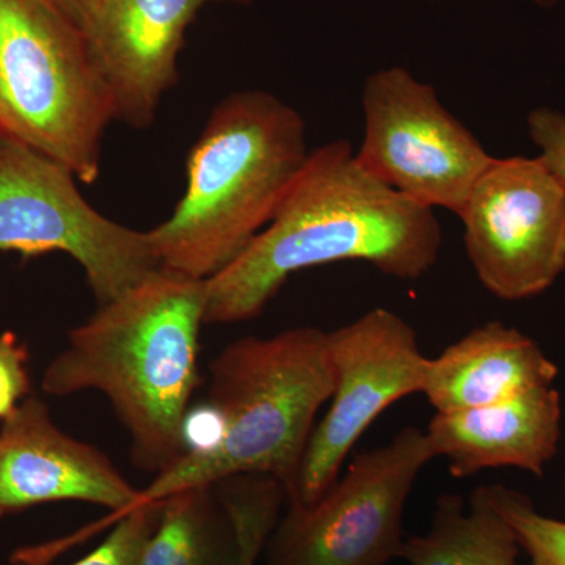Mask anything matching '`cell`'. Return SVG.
<instances>
[{"instance_id": "1", "label": "cell", "mask_w": 565, "mask_h": 565, "mask_svg": "<svg viewBox=\"0 0 565 565\" xmlns=\"http://www.w3.org/2000/svg\"><path fill=\"white\" fill-rule=\"evenodd\" d=\"M434 210L371 177L348 140L310 151L273 221L243 255L206 280V323L263 313L291 275L343 262L371 264L385 277L415 281L440 255Z\"/></svg>"}, {"instance_id": "2", "label": "cell", "mask_w": 565, "mask_h": 565, "mask_svg": "<svg viewBox=\"0 0 565 565\" xmlns=\"http://www.w3.org/2000/svg\"><path fill=\"white\" fill-rule=\"evenodd\" d=\"M206 297V281L159 267L71 330L44 393H103L131 435L136 467L161 473L188 452Z\"/></svg>"}, {"instance_id": "3", "label": "cell", "mask_w": 565, "mask_h": 565, "mask_svg": "<svg viewBox=\"0 0 565 565\" xmlns=\"http://www.w3.org/2000/svg\"><path fill=\"white\" fill-rule=\"evenodd\" d=\"M308 156L289 104L264 90L226 96L189 152L184 195L147 232L159 266L204 281L222 273L273 221Z\"/></svg>"}, {"instance_id": "4", "label": "cell", "mask_w": 565, "mask_h": 565, "mask_svg": "<svg viewBox=\"0 0 565 565\" xmlns=\"http://www.w3.org/2000/svg\"><path fill=\"white\" fill-rule=\"evenodd\" d=\"M210 373L207 405L221 419V437L158 473L134 508L241 475L269 476L286 500L292 493L316 415L333 393L327 332L294 327L239 338L215 356Z\"/></svg>"}, {"instance_id": "5", "label": "cell", "mask_w": 565, "mask_h": 565, "mask_svg": "<svg viewBox=\"0 0 565 565\" xmlns=\"http://www.w3.org/2000/svg\"><path fill=\"white\" fill-rule=\"evenodd\" d=\"M114 120V96L79 25L43 0H0V137L93 184Z\"/></svg>"}, {"instance_id": "6", "label": "cell", "mask_w": 565, "mask_h": 565, "mask_svg": "<svg viewBox=\"0 0 565 565\" xmlns=\"http://www.w3.org/2000/svg\"><path fill=\"white\" fill-rule=\"evenodd\" d=\"M63 163L0 137V252L66 253L102 305L158 270L147 232L110 221L84 199Z\"/></svg>"}, {"instance_id": "7", "label": "cell", "mask_w": 565, "mask_h": 565, "mask_svg": "<svg viewBox=\"0 0 565 565\" xmlns=\"http://www.w3.org/2000/svg\"><path fill=\"white\" fill-rule=\"evenodd\" d=\"M433 448L407 426L360 452L311 505H291L267 539V565H386L401 557L404 511Z\"/></svg>"}, {"instance_id": "8", "label": "cell", "mask_w": 565, "mask_h": 565, "mask_svg": "<svg viewBox=\"0 0 565 565\" xmlns=\"http://www.w3.org/2000/svg\"><path fill=\"white\" fill-rule=\"evenodd\" d=\"M362 106L360 166L419 206L459 217L494 159L478 137L446 109L433 85L401 66L367 77Z\"/></svg>"}, {"instance_id": "9", "label": "cell", "mask_w": 565, "mask_h": 565, "mask_svg": "<svg viewBox=\"0 0 565 565\" xmlns=\"http://www.w3.org/2000/svg\"><path fill=\"white\" fill-rule=\"evenodd\" d=\"M459 218L476 277L498 299H533L565 273V184L541 159L494 158Z\"/></svg>"}, {"instance_id": "10", "label": "cell", "mask_w": 565, "mask_h": 565, "mask_svg": "<svg viewBox=\"0 0 565 565\" xmlns=\"http://www.w3.org/2000/svg\"><path fill=\"white\" fill-rule=\"evenodd\" d=\"M333 393L326 416L308 441L291 505H311L340 476L353 446L397 401L423 393L429 359L418 334L399 315L374 308L327 332Z\"/></svg>"}, {"instance_id": "11", "label": "cell", "mask_w": 565, "mask_h": 565, "mask_svg": "<svg viewBox=\"0 0 565 565\" xmlns=\"http://www.w3.org/2000/svg\"><path fill=\"white\" fill-rule=\"evenodd\" d=\"M215 2L252 0H82L81 29L109 84L117 120L136 129L152 125L177 84L185 31Z\"/></svg>"}, {"instance_id": "12", "label": "cell", "mask_w": 565, "mask_h": 565, "mask_svg": "<svg viewBox=\"0 0 565 565\" xmlns=\"http://www.w3.org/2000/svg\"><path fill=\"white\" fill-rule=\"evenodd\" d=\"M139 490L95 446L76 440L52 422L36 396L2 422L0 516L44 503L82 501L110 509L117 522L136 505Z\"/></svg>"}, {"instance_id": "13", "label": "cell", "mask_w": 565, "mask_h": 565, "mask_svg": "<svg viewBox=\"0 0 565 565\" xmlns=\"http://www.w3.org/2000/svg\"><path fill=\"white\" fill-rule=\"evenodd\" d=\"M561 423V393L546 386L503 403L435 414L424 433L455 478L493 468H519L542 478L559 451Z\"/></svg>"}, {"instance_id": "14", "label": "cell", "mask_w": 565, "mask_h": 565, "mask_svg": "<svg viewBox=\"0 0 565 565\" xmlns=\"http://www.w3.org/2000/svg\"><path fill=\"white\" fill-rule=\"evenodd\" d=\"M559 367L533 338L489 321L429 359L423 394L437 414L470 411L555 385Z\"/></svg>"}, {"instance_id": "15", "label": "cell", "mask_w": 565, "mask_h": 565, "mask_svg": "<svg viewBox=\"0 0 565 565\" xmlns=\"http://www.w3.org/2000/svg\"><path fill=\"white\" fill-rule=\"evenodd\" d=\"M520 550L514 530L479 486L468 505L459 494L438 498L430 530L405 539L401 557L408 565H516Z\"/></svg>"}, {"instance_id": "16", "label": "cell", "mask_w": 565, "mask_h": 565, "mask_svg": "<svg viewBox=\"0 0 565 565\" xmlns=\"http://www.w3.org/2000/svg\"><path fill=\"white\" fill-rule=\"evenodd\" d=\"M236 527L217 484L163 498L161 519L134 565H237Z\"/></svg>"}, {"instance_id": "17", "label": "cell", "mask_w": 565, "mask_h": 565, "mask_svg": "<svg viewBox=\"0 0 565 565\" xmlns=\"http://www.w3.org/2000/svg\"><path fill=\"white\" fill-rule=\"evenodd\" d=\"M217 489L236 527L237 565H256L280 519L285 489L280 482L263 475L233 476L217 482Z\"/></svg>"}, {"instance_id": "18", "label": "cell", "mask_w": 565, "mask_h": 565, "mask_svg": "<svg viewBox=\"0 0 565 565\" xmlns=\"http://www.w3.org/2000/svg\"><path fill=\"white\" fill-rule=\"evenodd\" d=\"M490 500L514 530L530 565H565V522L541 514L526 494L509 487L486 486Z\"/></svg>"}, {"instance_id": "19", "label": "cell", "mask_w": 565, "mask_h": 565, "mask_svg": "<svg viewBox=\"0 0 565 565\" xmlns=\"http://www.w3.org/2000/svg\"><path fill=\"white\" fill-rule=\"evenodd\" d=\"M162 500L137 505L115 522L102 545L71 565H134L161 519Z\"/></svg>"}, {"instance_id": "20", "label": "cell", "mask_w": 565, "mask_h": 565, "mask_svg": "<svg viewBox=\"0 0 565 565\" xmlns=\"http://www.w3.org/2000/svg\"><path fill=\"white\" fill-rule=\"evenodd\" d=\"M28 362V348L17 334H0V422L13 415L31 394Z\"/></svg>"}, {"instance_id": "21", "label": "cell", "mask_w": 565, "mask_h": 565, "mask_svg": "<svg viewBox=\"0 0 565 565\" xmlns=\"http://www.w3.org/2000/svg\"><path fill=\"white\" fill-rule=\"evenodd\" d=\"M527 134L539 148L537 158L565 184V115L552 107H539L527 115Z\"/></svg>"}, {"instance_id": "22", "label": "cell", "mask_w": 565, "mask_h": 565, "mask_svg": "<svg viewBox=\"0 0 565 565\" xmlns=\"http://www.w3.org/2000/svg\"><path fill=\"white\" fill-rule=\"evenodd\" d=\"M44 3L65 14L71 21L76 22L81 28L82 21V0H43Z\"/></svg>"}, {"instance_id": "23", "label": "cell", "mask_w": 565, "mask_h": 565, "mask_svg": "<svg viewBox=\"0 0 565 565\" xmlns=\"http://www.w3.org/2000/svg\"><path fill=\"white\" fill-rule=\"evenodd\" d=\"M534 2L544 9H552L553 6H556L557 0H534Z\"/></svg>"}, {"instance_id": "24", "label": "cell", "mask_w": 565, "mask_h": 565, "mask_svg": "<svg viewBox=\"0 0 565 565\" xmlns=\"http://www.w3.org/2000/svg\"><path fill=\"white\" fill-rule=\"evenodd\" d=\"M564 490H565V482H564Z\"/></svg>"}]
</instances>
